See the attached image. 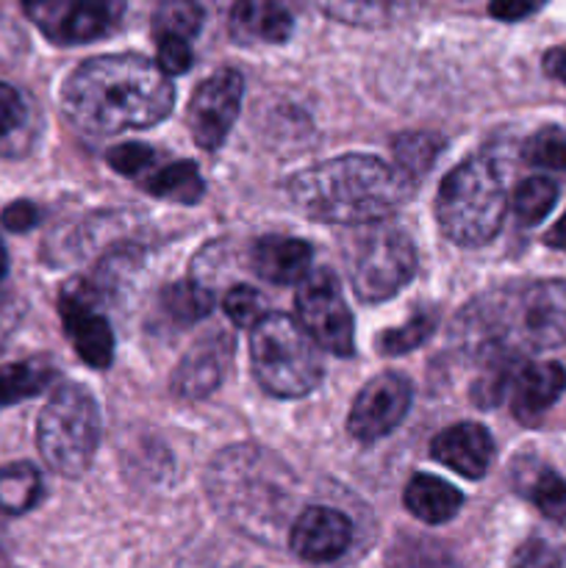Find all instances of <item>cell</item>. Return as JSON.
I'll return each mask as SVG.
<instances>
[{
	"label": "cell",
	"instance_id": "2",
	"mask_svg": "<svg viewBox=\"0 0 566 568\" xmlns=\"http://www.w3.org/2000/svg\"><path fill=\"white\" fill-rule=\"evenodd\" d=\"M453 342L477 364L560 347L566 344V283H514L481 294L455 320Z\"/></svg>",
	"mask_w": 566,
	"mask_h": 568
},
{
	"label": "cell",
	"instance_id": "4",
	"mask_svg": "<svg viewBox=\"0 0 566 568\" xmlns=\"http://www.w3.org/2000/svg\"><path fill=\"white\" fill-rule=\"evenodd\" d=\"M205 494L233 527L259 541L294 525L297 477L286 460L255 444L216 453L205 469Z\"/></svg>",
	"mask_w": 566,
	"mask_h": 568
},
{
	"label": "cell",
	"instance_id": "1",
	"mask_svg": "<svg viewBox=\"0 0 566 568\" xmlns=\"http://www.w3.org/2000/svg\"><path fill=\"white\" fill-rule=\"evenodd\" d=\"M175 103L170 78L137 53L98 55L70 72L61 87L64 116L89 136H111L164 120Z\"/></svg>",
	"mask_w": 566,
	"mask_h": 568
},
{
	"label": "cell",
	"instance_id": "21",
	"mask_svg": "<svg viewBox=\"0 0 566 568\" xmlns=\"http://www.w3.org/2000/svg\"><path fill=\"white\" fill-rule=\"evenodd\" d=\"M461 505H464V494L433 475H414L405 486V508L425 525H444L455 519Z\"/></svg>",
	"mask_w": 566,
	"mask_h": 568
},
{
	"label": "cell",
	"instance_id": "10",
	"mask_svg": "<svg viewBox=\"0 0 566 568\" xmlns=\"http://www.w3.org/2000/svg\"><path fill=\"white\" fill-rule=\"evenodd\" d=\"M28 20L55 44H83L120 26L125 0H22Z\"/></svg>",
	"mask_w": 566,
	"mask_h": 568
},
{
	"label": "cell",
	"instance_id": "29",
	"mask_svg": "<svg viewBox=\"0 0 566 568\" xmlns=\"http://www.w3.org/2000/svg\"><path fill=\"white\" fill-rule=\"evenodd\" d=\"M205 11L198 0H161L155 9V37H175L189 42L203 28Z\"/></svg>",
	"mask_w": 566,
	"mask_h": 568
},
{
	"label": "cell",
	"instance_id": "12",
	"mask_svg": "<svg viewBox=\"0 0 566 568\" xmlns=\"http://www.w3.org/2000/svg\"><path fill=\"white\" fill-rule=\"evenodd\" d=\"M244 81L236 70H220L205 78L192 94L186 109V125L203 150H216L231 133L242 109Z\"/></svg>",
	"mask_w": 566,
	"mask_h": 568
},
{
	"label": "cell",
	"instance_id": "13",
	"mask_svg": "<svg viewBox=\"0 0 566 568\" xmlns=\"http://www.w3.org/2000/svg\"><path fill=\"white\" fill-rule=\"evenodd\" d=\"M94 300H98V288L89 283H70L59 294V314L64 322L67 338L81 355L83 364L105 369L114 358V333H111L105 316L98 314Z\"/></svg>",
	"mask_w": 566,
	"mask_h": 568
},
{
	"label": "cell",
	"instance_id": "27",
	"mask_svg": "<svg viewBox=\"0 0 566 568\" xmlns=\"http://www.w3.org/2000/svg\"><path fill=\"white\" fill-rule=\"evenodd\" d=\"M50 381H53V369H48L39 361L6 366V369H0V410L28 397H37L50 386Z\"/></svg>",
	"mask_w": 566,
	"mask_h": 568
},
{
	"label": "cell",
	"instance_id": "25",
	"mask_svg": "<svg viewBox=\"0 0 566 568\" xmlns=\"http://www.w3.org/2000/svg\"><path fill=\"white\" fill-rule=\"evenodd\" d=\"M386 568H461L442 541L425 536H403L392 544Z\"/></svg>",
	"mask_w": 566,
	"mask_h": 568
},
{
	"label": "cell",
	"instance_id": "3",
	"mask_svg": "<svg viewBox=\"0 0 566 568\" xmlns=\"http://www.w3.org/2000/svg\"><path fill=\"white\" fill-rule=\"evenodd\" d=\"M416 181L372 155H338L292 175L289 203L316 222L370 225L408 203Z\"/></svg>",
	"mask_w": 566,
	"mask_h": 568
},
{
	"label": "cell",
	"instance_id": "22",
	"mask_svg": "<svg viewBox=\"0 0 566 568\" xmlns=\"http://www.w3.org/2000/svg\"><path fill=\"white\" fill-rule=\"evenodd\" d=\"M516 488L544 516L555 521H566V483L549 466L519 464V469H516Z\"/></svg>",
	"mask_w": 566,
	"mask_h": 568
},
{
	"label": "cell",
	"instance_id": "28",
	"mask_svg": "<svg viewBox=\"0 0 566 568\" xmlns=\"http://www.w3.org/2000/svg\"><path fill=\"white\" fill-rule=\"evenodd\" d=\"M394 161H397V170L405 172L411 181L420 183V178L425 175L427 170L436 161L438 150H442V139L436 133L427 131H411V133H400L394 139Z\"/></svg>",
	"mask_w": 566,
	"mask_h": 568
},
{
	"label": "cell",
	"instance_id": "37",
	"mask_svg": "<svg viewBox=\"0 0 566 568\" xmlns=\"http://www.w3.org/2000/svg\"><path fill=\"white\" fill-rule=\"evenodd\" d=\"M26 120V103H22L20 92L9 83L0 81V136H9Z\"/></svg>",
	"mask_w": 566,
	"mask_h": 568
},
{
	"label": "cell",
	"instance_id": "39",
	"mask_svg": "<svg viewBox=\"0 0 566 568\" xmlns=\"http://www.w3.org/2000/svg\"><path fill=\"white\" fill-rule=\"evenodd\" d=\"M37 222H39V211L37 205H31L28 200H17V203H11L9 209L3 211V225L14 233L28 231V227H33Z\"/></svg>",
	"mask_w": 566,
	"mask_h": 568
},
{
	"label": "cell",
	"instance_id": "9",
	"mask_svg": "<svg viewBox=\"0 0 566 568\" xmlns=\"http://www.w3.org/2000/svg\"><path fill=\"white\" fill-rule=\"evenodd\" d=\"M297 320L303 331L320 344L322 349L333 355H353L355 349V331H353V314H350L347 303H344L342 286H338L336 275L327 270H316L300 283L297 297Z\"/></svg>",
	"mask_w": 566,
	"mask_h": 568
},
{
	"label": "cell",
	"instance_id": "34",
	"mask_svg": "<svg viewBox=\"0 0 566 568\" xmlns=\"http://www.w3.org/2000/svg\"><path fill=\"white\" fill-rule=\"evenodd\" d=\"M109 164L114 166L120 175L142 178V175H148V172H153L155 150L148 148V144H139V142L120 144V148H114L109 153Z\"/></svg>",
	"mask_w": 566,
	"mask_h": 568
},
{
	"label": "cell",
	"instance_id": "42",
	"mask_svg": "<svg viewBox=\"0 0 566 568\" xmlns=\"http://www.w3.org/2000/svg\"><path fill=\"white\" fill-rule=\"evenodd\" d=\"M558 549V558H560V568H566V521H564V530H560V541L555 544Z\"/></svg>",
	"mask_w": 566,
	"mask_h": 568
},
{
	"label": "cell",
	"instance_id": "35",
	"mask_svg": "<svg viewBox=\"0 0 566 568\" xmlns=\"http://www.w3.org/2000/svg\"><path fill=\"white\" fill-rule=\"evenodd\" d=\"M511 568H560L558 549L544 538H530L516 549L514 558H511Z\"/></svg>",
	"mask_w": 566,
	"mask_h": 568
},
{
	"label": "cell",
	"instance_id": "17",
	"mask_svg": "<svg viewBox=\"0 0 566 568\" xmlns=\"http://www.w3.org/2000/svg\"><path fill=\"white\" fill-rule=\"evenodd\" d=\"M566 388V372L553 361L519 364L511 383V410L519 422H536L547 408L558 403Z\"/></svg>",
	"mask_w": 566,
	"mask_h": 568
},
{
	"label": "cell",
	"instance_id": "30",
	"mask_svg": "<svg viewBox=\"0 0 566 568\" xmlns=\"http://www.w3.org/2000/svg\"><path fill=\"white\" fill-rule=\"evenodd\" d=\"M558 200V183L553 178H527L514 192V214L522 225H538Z\"/></svg>",
	"mask_w": 566,
	"mask_h": 568
},
{
	"label": "cell",
	"instance_id": "32",
	"mask_svg": "<svg viewBox=\"0 0 566 568\" xmlns=\"http://www.w3.org/2000/svg\"><path fill=\"white\" fill-rule=\"evenodd\" d=\"M225 314L228 320L236 327H255L261 320H264L270 311H266V300L259 288L253 286H233L231 292L225 294Z\"/></svg>",
	"mask_w": 566,
	"mask_h": 568
},
{
	"label": "cell",
	"instance_id": "40",
	"mask_svg": "<svg viewBox=\"0 0 566 568\" xmlns=\"http://www.w3.org/2000/svg\"><path fill=\"white\" fill-rule=\"evenodd\" d=\"M544 70L549 72L553 78L566 83V48H555L544 55Z\"/></svg>",
	"mask_w": 566,
	"mask_h": 568
},
{
	"label": "cell",
	"instance_id": "36",
	"mask_svg": "<svg viewBox=\"0 0 566 568\" xmlns=\"http://www.w3.org/2000/svg\"><path fill=\"white\" fill-rule=\"evenodd\" d=\"M159 42V70L164 75H181V72L189 70L192 64V50H189V42L175 37H155Z\"/></svg>",
	"mask_w": 566,
	"mask_h": 568
},
{
	"label": "cell",
	"instance_id": "14",
	"mask_svg": "<svg viewBox=\"0 0 566 568\" xmlns=\"http://www.w3.org/2000/svg\"><path fill=\"white\" fill-rule=\"evenodd\" d=\"M233 366V338L216 331L198 338L172 372V392L183 399H205L225 383Z\"/></svg>",
	"mask_w": 566,
	"mask_h": 568
},
{
	"label": "cell",
	"instance_id": "7",
	"mask_svg": "<svg viewBox=\"0 0 566 568\" xmlns=\"http://www.w3.org/2000/svg\"><path fill=\"white\" fill-rule=\"evenodd\" d=\"M350 286L364 303L394 297L416 272V250L408 233L392 222L355 225L342 239Z\"/></svg>",
	"mask_w": 566,
	"mask_h": 568
},
{
	"label": "cell",
	"instance_id": "31",
	"mask_svg": "<svg viewBox=\"0 0 566 568\" xmlns=\"http://www.w3.org/2000/svg\"><path fill=\"white\" fill-rule=\"evenodd\" d=\"M436 314L433 311H416L408 322L397 327H388V331L381 333L377 338V347H381L383 355H405L411 349L422 347L427 338L436 333Z\"/></svg>",
	"mask_w": 566,
	"mask_h": 568
},
{
	"label": "cell",
	"instance_id": "11",
	"mask_svg": "<svg viewBox=\"0 0 566 568\" xmlns=\"http://www.w3.org/2000/svg\"><path fill=\"white\" fill-rule=\"evenodd\" d=\"M414 388L411 381L400 372H383L375 381L366 383L355 397L347 416V430L355 442L375 444L383 436L400 427L411 408Z\"/></svg>",
	"mask_w": 566,
	"mask_h": 568
},
{
	"label": "cell",
	"instance_id": "23",
	"mask_svg": "<svg viewBox=\"0 0 566 568\" xmlns=\"http://www.w3.org/2000/svg\"><path fill=\"white\" fill-rule=\"evenodd\" d=\"M142 189L153 197L192 205L203 197V178L192 161H172V164L148 172V178H142Z\"/></svg>",
	"mask_w": 566,
	"mask_h": 568
},
{
	"label": "cell",
	"instance_id": "6",
	"mask_svg": "<svg viewBox=\"0 0 566 568\" xmlns=\"http://www.w3.org/2000/svg\"><path fill=\"white\" fill-rule=\"evenodd\" d=\"M250 366L272 397H305L322 381L320 344L286 314H266L250 327Z\"/></svg>",
	"mask_w": 566,
	"mask_h": 568
},
{
	"label": "cell",
	"instance_id": "20",
	"mask_svg": "<svg viewBox=\"0 0 566 568\" xmlns=\"http://www.w3.org/2000/svg\"><path fill=\"white\" fill-rule=\"evenodd\" d=\"M331 20L355 28H392L414 20L425 0H311Z\"/></svg>",
	"mask_w": 566,
	"mask_h": 568
},
{
	"label": "cell",
	"instance_id": "33",
	"mask_svg": "<svg viewBox=\"0 0 566 568\" xmlns=\"http://www.w3.org/2000/svg\"><path fill=\"white\" fill-rule=\"evenodd\" d=\"M525 161L542 170H564L566 139L558 128H544L525 142Z\"/></svg>",
	"mask_w": 566,
	"mask_h": 568
},
{
	"label": "cell",
	"instance_id": "24",
	"mask_svg": "<svg viewBox=\"0 0 566 568\" xmlns=\"http://www.w3.org/2000/svg\"><path fill=\"white\" fill-rule=\"evenodd\" d=\"M42 497V477L31 464H9L0 469V510L9 516L28 514Z\"/></svg>",
	"mask_w": 566,
	"mask_h": 568
},
{
	"label": "cell",
	"instance_id": "16",
	"mask_svg": "<svg viewBox=\"0 0 566 568\" xmlns=\"http://www.w3.org/2000/svg\"><path fill=\"white\" fill-rule=\"evenodd\" d=\"M431 455L466 480H481L494 460V442L488 430L475 422H461L438 433Z\"/></svg>",
	"mask_w": 566,
	"mask_h": 568
},
{
	"label": "cell",
	"instance_id": "38",
	"mask_svg": "<svg viewBox=\"0 0 566 568\" xmlns=\"http://www.w3.org/2000/svg\"><path fill=\"white\" fill-rule=\"evenodd\" d=\"M544 3H547V0H492L488 11H492V17H497V20L516 22L536 14Z\"/></svg>",
	"mask_w": 566,
	"mask_h": 568
},
{
	"label": "cell",
	"instance_id": "5",
	"mask_svg": "<svg viewBox=\"0 0 566 568\" xmlns=\"http://www.w3.org/2000/svg\"><path fill=\"white\" fill-rule=\"evenodd\" d=\"M436 220L444 236L461 247L492 242L505 220V181L497 164L475 155L449 170L438 186Z\"/></svg>",
	"mask_w": 566,
	"mask_h": 568
},
{
	"label": "cell",
	"instance_id": "44",
	"mask_svg": "<svg viewBox=\"0 0 566 568\" xmlns=\"http://www.w3.org/2000/svg\"><path fill=\"white\" fill-rule=\"evenodd\" d=\"M3 336H6V331H3V325H0V344H3Z\"/></svg>",
	"mask_w": 566,
	"mask_h": 568
},
{
	"label": "cell",
	"instance_id": "26",
	"mask_svg": "<svg viewBox=\"0 0 566 568\" xmlns=\"http://www.w3.org/2000/svg\"><path fill=\"white\" fill-rule=\"evenodd\" d=\"M161 308L178 325H194V322L205 320L211 314L214 297L198 281H178L164 286V292H161Z\"/></svg>",
	"mask_w": 566,
	"mask_h": 568
},
{
	"label": "cell",
	"instance_id": "15",
	"mask_svg": "<svg viewBox=\"0 0 566 568\" xmlns=\"http://www.w3.org/2000/svg\"><path fill=\"white\" fill-rule=\"evenodd\" d=\"M353 541V525L344 514L333 508H314L300 510L289 530V547L297 558L309 564H327V560L342 558Z\"/></svg>",
	"mask_w": 566,
	"mask_h": 568
},
{
	"label": "cell",
	"instance_id": "8",
	"mask_svg": "<svg viewBox=\"0 0 566 568\" xmlns=\"http://www.w3.org/2000/svg\"><path fill=\"white\" fill-rule=\"evenodd\" d=\"M100 442V414L92 394L64 383L44 403L37 425V447L44 464L61 477H81L92 466Z\"/></svg>",
	"mask_w": 566,
	"mask_h": 568
},
{
	"label": "cell",
	"instance_id": "19",
	"mask_svg": "<svg viewBox=\"0 0 566 568\" xmlns=\"http://www.w3.org/2000/svg\"><path fill=\"white\" fill-rule=\"evenodd\" d=\"M294 14L286 0H236L231 9V33L236 42L281 44L292 37Z\"/></svg>",
	"mask_w": 566,
	"mask_h": 568
},
{
	"label": "cell",
	"instance_id": "18",
	"mask_svg": "<svg viewBox=\"0 0 566 568\" xmlns=\"http://www.w3.org/2000/svg\"><path fill=\"white\" fill-rule=\"evenodd\" d=\"M250 264L261 281L275 286L303 283L311 275V247L303 239L264 236L250 250Z\"/></svg>",
	"mask_w": 566,
	"mask_h": 568
},
{
	"label": "cell",
	"instance_id": "43",
	"mask_svg": "<svg viewBox=\"0 0 566 568\" xmlns=\"http://www.w3.org/2000/svg\"><path fill=\"white\" fill-rule=\"evenodd\" d=\"M6 272H9V255H6L3 242H0V281L6 277Z\"/></svg>",
	"mask_w": 566,
	"mask_h": 568
},
{
	"label": "cell",
	"instance_id": "41",
	"mask_svg": "<svg viewBox=\"0 0 566 568\" xmlns=\"http://www.w3.org/2000/svg\"><path fill=\"white\" fill-rule=\"evenodd\" d=\"M544 242H547L553 250H560V253H566V214L560 216V220L555 222L553 227H549V233L544 236Z\"/></svg>",
	"mask_w": 566,
	"mask_h": 568
}]
</instances>
